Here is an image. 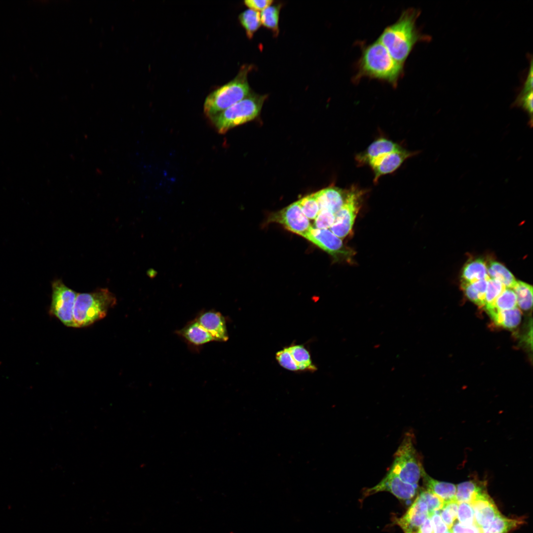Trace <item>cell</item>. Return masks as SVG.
Instances as JSON below:
<instances>
[{"label": "cell", "instance_id": "836d02e7", "mask_svg": "<svg viewBox=\"0 0 533 533\" xmlns=\"http://www.w3.org/2000/svg\"><path fill=\"white\" fill-rule=\"evenodd\" d=\"M457 518L459 523L462 525H472L476 524L473 509L470 503L467 502L459 503Z\"/></svg>", "mask_w": 533, "mask_h": 533}, {"label": "cell", "instance_id": "7402d4cb", "mask_svg": "<svg viewBox=\"0 0 533 533\" xmlns=\"http://www.w3.org/2000/svg\"><path fill=\"white\" fill-rule=\"evenodd\" d=\"M461 277L462 281L470 283L489 278L485 261L477 258L468 262L462 269Z\"/></svg>", "mask_w": 533, "mask_h": 533}, {"label": "cell", "instance_id": "6da1fadb", "mask_svg": "<svg viewBox=\"0 0 533 533\" xmlns=\"http://www.w3.org/2000/svg\"><path fill=\"white\" fill-rule=\"evenodd\" d=\"M420 13L415 8L405 10L394 23L384 29L378 39L392 57L402 65L417 43L431 39L430 36L421 34L416 26Z\"/></svg>", "mask_w": 533, "mask_h": 533}, {"label": "cell", "instance_id": "603a6c76", "mask_svg": "<svg viewBox=\"0 0 533 533\" xmlns=\"http://www.w3.org/2000/svg\"><path fill=\"white\" fill-rule=\"evenodd\" d=\"M485 491L484 485L479 482L474 480L463 482L457 485L455 498L458 503H470L477 495Z\"/></svg>", "mask_w": 533, "mask_h": 533}, {"label": "cell", "instance_id": "44dd1931", "mask_svg": "<svg viewBox=\"0 0 533 533\" xmlns=\"http://www.w3.org/2000/svg\"><path fill=\"white\" fill-rule=\"evenodd\" d=\"M486 310L489 313L495 324L504 328L508 329L515 328L521 321V312L517 307L502 311H498L494 307H491Z\"/></svg>", "mask_w": 533, "mask_h": 533}, {"label": "cell", "instance_id": "ab89813d", "mask_svg": "<svg viewBox=\"0 0 533 533\" xmlns=\"http://www.w3.org/2000/svg\"><path fill=\"white\" fill-rule=\"evenodd\" d=\"M271 0H247L244 1V4L250 9L258 11L263 10L272 4Z\"/></svg>", "mask_w": 533, "mask_h": 533}, {"label": "cell", "instance_id": "9c48e42d", "mask_svg": "<svg viewBox=\"0 0 533 533\" xmlns=\"http://www.w3.org/2000/svg\"><path fill=\"white\" fill-rule=\"evenodd\" d=\"M305 238L337 259L351 261L355 252L345 245L342 239L329 229H318L312 227Z\"/></svg>", "mask_w": 533, "mask_h": 533}, {"label": "cell", "instance_id": "4fadbf2b", "mask_svg": "<svg viewBox=\"0 0 533 533\" xmlns=\"http://www.w3.org/2000/svg\"><path fill=\"white\" fill-rule=\"evenodd\" d=\"M414 153L403 149L378 157L368 163L374 173L375 183L384 175L391 173L398 169L408 157Z\"/></svg>", "mask_w": 533, "mask_h": 533}, {"label": "cell", "instance_id": "277c9868", "mask_svg": "<svg viewBox=\"0 0 533 533\" xmlns=\"http://www.w3.org/2000/svg\"><path fill=\"white\" fill-rule=\"evenodd\" d=\"M116 303L115 297L107 288L77 294L73 311L75 327H86L104 318Z\"/></svg>", "mask_w": 533, "mask_h": 533}, {"label": "cell", "instance_id": "4316f807", "mask_svg": "<svg viewBox=\"0 0 533 533\" xmlns=\"http://www.w3.org/2000/svg\"><path fill=\"white\" fill-rule=\"evenodd\" d=\"M239 20L249 39L253 38L261 25L260 13L250 9L241 13L239 15Z\"/></svg>", "mask_w": 533, "mask_h": 533}, {"label": "cell", "instance_id": "f1b7e54d", "mask_svg": "<svg viewBox=\"0 0 533 533\" xmlns=\"http://www.w3.org/2000/svg\"><path fill=\"white\" fill-rule=\"evenodd\" d=\"M517 305V296L514 291L510 288H505L496 299L493 305L490 307H493L498 311H502L514 308Z\"/></svg>", "mask_w": 533, "mask_h": 533}, {"label": "cell", "instance_id": "60d3db41", "mask_svg": "<svg viewBox=\"0 0 533 533\" xmlns=\"http://www.w3.org/2000/svg\"><path fill=\"white\" fill-rule=\"evenodd\" d=\"M533 91V62L531 59L530 67L527 77L519 94H524Z\"/></svg>", "mask_w": 533, "mask_h": 533}, {"label": "cell", "instance_id": "e575fe53", "mask_svg": "<svg viewBox=\"0 0 533 533\" xmlns=\"http://www.w3.org/2000/svg\"><path fill=\"white\" fill-rule=\"evenodd\" d=\"M335 221V214L328 210H320L315 218L313 228L318 229H329Z\"/></svg>", "mask_w": 533, "mask_h": 533}, {"label": "cell", "instance_id": "1f68e13d", "mask_svg": "<svg viewBox=\"0 0 533 533\" xmlns=\"http://www.w3.org/2000/svg\"><path fill=\"white\" fill-rule=\"evenodd\" d=\"M298 201L304 215L309 220L315 219L319 212V208L313 194L305 196Z\"/></svg>", "mask_w": 533, "mask_h": 533}, {"label": "cell", "instance_id": "d4e9b609", "mask_svg": "<svg viewBox=\"0 0 533 533\" xmlns=\"http://www.w3.org/2000/svg\"><path fill=\"white\" fill-rule=\"evenodd\" d=\"M521 519H509L501 514L496 516L490 524L482 528L483 533H508L521 525Z\"/></svg>", "mask_w": 533, "mask_h": 533}, {"label": "cell", "instance_id": "d590c367", "mask_svg": "<svg viewBox=\"0 0 533 533\" xmlns=\"http://www.w3.org/2000/svg\"><path fill=\"white\" fill-rule=\"evenodd\" d=\"M533 91L524 94H519L513 103L514 107H521L524 109L532 119L533 114Z\"/></svg>", "mask_w": 533, "mask_h": 533}, {"label": "cell", "instance_id": "52a82bcc", "mask_svg": "<svg viewBox=\"0 0 533 533\" xmlns=\"http://www.w3.org/2000/svg\"><path fill=\"white\" fill-rule=\"evenodd\" d=\"M52 290L49 312L65 326L75 327L73 311L77 294L59 279L53 282Z\"/></svg>", "mask_w": 533, "mask_h": 533}, {"label": "cell", "instance_id": "ba28073f", "mask_svg": "<svg viewBox=\"0 0 533 533\" xmlns=\"http://www.w3.org/2000/svg\"><path fill=\"white\" fill-rule=\"evenodd\" d=\"M362 193L356 190L348 191L344 204L335 214L334 223L329 229L341 239L351 232L359 210Z\"/></svg>", "mask_w": 533, "mask_h": 533}, {"label": "cell", "instance_id": "74e56055", "mask_svg": "<svg viewBox=\"0 0 533 533\" xmlns=\"http://www.w3.org/2000/svg\"><path fill=\"white\" fill-rule=\"evenodd\" d=\"M450 530L453 533H483L482 528L476 524L472 525H464L460 523H456Z\"/></svg>", "mask_w": 533, "mask_h": 533}, {"label": "cell", "instance_id": "83f0119b", "mask_svg": "<svg viewBox=\"0 0 533 533\" xmlns=\"http://www.w3.org/2000/svg\"><path fill=\"white\" fill-rule=\"evenodd\" d=\"M516 294L517 305L522 309L527 310L533 305V287L521 281H516L512 288Z\"/></svg>", "mask_w": 533, "mask_h": 533}, {"label": "cell", "instance_id": "5b68a950", "mask_svg": "<svg viewBox=\"0 0 533 533\" xmlns=\"http://www.w3.org/2000/svg\"><path fill=\"white\" fill-rule=\"evenodd\" d=\"M266 98V95L251 92L243 100L209 118L210 122L219 133H226L230 129L256 118Z\"/></svg>", "mask_w": 533, "mask_h": 533}, {"label": "cell", "instance_id": "ffe728a7", "mask_svg": "<svg viewBox=\"0 0 533 533\" xmlns=\"http://www.w3.org/2000/svg\"><path fill=\"white\" fill-rule=\"evenodd\" d=\"M424 485L427 490L435 495L444 502L455 498L457 487L455 485L434 479L428 475L425 471L422 474Z\"/></svg>", "mask_w": 533, "mask_h": 533}, {"label": "cell", "instance_id": "f35d334b", "mask_svg": "<svg viewBox=\"0 0 533 533\" xmlns=\"http://www.w3.org/2000/svg\"><path fill=\"white\" fill-rule=\"evenodd\" d=\"M430 518L432 523L433 533H445L449 530L441 517L440 511L435 512Z\"/></svg>", "mask_w": 533, "mask_h": 533}, {"label": "cell", "instance_id": "8992f818", "mask_svg": "<svg viewBox=\"0 0 533 533\" xmlns=\"http://www.w3.org/2000/svg\"><path fill=\"white\" fill-rule=\"evenodd\" d=\"M411 434H405L396 450L389 470L403 481L414 485L424 471L419 459Z\"/></svg>", "mask_w": 533, "mask_h": 533}, {"label": "cell", "instance_id": "7c38bea8", "mask_svg": "<svg viewBox=\"0 0 533 533\" xmlns=\"http://www.w3.org/2000/svg\"><path fill=\"white\" fill-rule=\"evenodd\" d=\"M418 485H412L403 481L397 475L390 471L376 486L364 490V497H367L379 492L387 491L402 500L412 498L417 492Z\"/></svg>", "mask_w": 533, "mask_h": 533}, {"label": "cell", "instance_id": "f546056e", "mask_svg": "<svg viewBox=\"0 0 533 533\" xmlns=\"http://www.w3.org/2000/svg\"><path fill=\"white\" fill-rule=\"evenodd\" d=\"M505 288V286L499 280L489 278L485 295L484 307L486 308L491 306Z\"/></svg>", "mask_w": 533, "mask_h": 533}, {"label": "cell", "instance_id": "3957f363", "mask_svg": "<svg viewBox=\"0 0 533 533\" xmlns=\"http://www.w3.org/2000/svg\"><path fill=\"white\" fill-rule=\"evenodd\" d=\"M252 68V65H244L232 80L207 96L203 106L204 113L207 117L210 118L218 114L251 93L247 76Z\"/></svg>", "mask_w": 533, "mask_h": 533}, {"label": "cell", "instance_id": "e0dca14e", "mask_svg": "<svg viewBox=\"0 0 533 533\" xmlns=\"http://www.w3.org/2000/svg\"><path fill=\"white\" fill-rule=\"evenodd\" d=\"M348 192L331 187L313 193L319 211L328 210L335 214L344 204Z\"/></svg>", "mask_w": 533, "mask_h": 533}, {"label": "cell", "instance_id": "5bb4252c", "mask_svg": "<svg viewBox=\"0 0 533 533\" xmlns=\"http://www.w3.org/2000/svg\"><path fill=\"white\" fill-rule=\"evenodd\" d=\"M195 320L210 334L215 341L226 342L228 339L226 319L214 310L201 312Z\"/></svg>", "mask_w": 533, "mask_h": 533}, {"label": "cell", "instance_id": "8d00e7d4", "mask_svg": "<svg viewBox=\"0 0 533 533\" xmlns=\"http://www.w3.org/2000/svg\"><path fill=\"white\" fill-rule=\"evenodd\" d=\"M461 288L466 297L480 306L484 307L485 298L480 295L470 283L461 281Z\"/></svg>", "mask_w": 533, "mask_h": 533}, {"label": "cell", "instance_id": "cb8c5ba5", "mask_svg": "<svg viewBox=\"0 0 533 533\" xmlns=\"http://www.w3.org/2000/svg\"><path fill=\"white\" fill-rule=\"evenodd\" d=\"M487 266L490 278L499 280L505 288H513L517 281L512 273L503 265L496 261H490Z\"/></svg>", "mask_w": 533, "mask_h": 533}, {"label": "cell", "instance_id": "9a60e30c", "mask_svg": "<svg viewBox=\"0 0 533 533\" xmlns=\"http://www.w3.org/2000/svg\"><path fill=\"white\" fill-rule=\"evenodd\" d=\"M428 517L427 505L418 496L406 513L401 518L396 519L394 523L400 526L404 533L417 532Z\"/></svg>", "mask_w": 533, "mask_h": 533}, {"label": "cell", "instance_id": "ac0fdd59", "mask_svg": "<svg viewBox=\"0 0 533 533\" xmlns=\"http://www.w3.org/2000/svg\"><path fill=\"white\" fill-rule=\"evenodd\" d=\"M176 333L189 344L200 346L215 341L210 334L195 320L190 321Z\"/></svg>", "mask_w": 533, "mask_h": 533}, {"label": "cell", "instance_id": "ee69618b", "mask_svg": "<svg viewBox=\"0 0 533 533\" xmlns=\"http://www.w3.org/2000/svg\"><path fill=\"white\" fill-rule=\"evenodd\" d=\"M405 533H418L417 532H407Z\"/></svg>", "mask_w": 533, "mask_h": 533}, {"label": "cell", "instance_id": "7bdbcfd3", "mask_svg": "<svg viewBox=\"0 0 533 533\" xmlns=\"http://www.w3.org/2000/svg\"><path fill=\"white\" fill-rule=\"evenodd\" d=\"M445 533H453L450 530H449Z\"/></svg>", "mask_w": 533, "mask_h": 533}, {"label": "cell", "instance_id": "2e32d148", "mask_svg": "<svg viewBox=\"0 0 533 533\" xmlns=\"http://www.w3.org/2000/svg\"><path fill=\"white\" fill-rule=\"evenodd\" d=\"M470 504L473 509L475 523L481 528L501 514L486 491L477 495Z\"/></svg>", "mask_w": 533, "mask_h": 533}, {"label": "cell", "instance_id": "4dcf8cb0", "mask_svg": "<svg viewBox=\"0 0 533 533\" xmlns=\"http://www.w3.org/2000/svg\"><path fill=\"white\" fill-rule=\"evenodd\" d=\"M458 504L456 498L444 502L442 508L440 510L441 517L449 530L452 527L457 518Z\"/></svg>", "mask_w": 533, "mask_h": 533}, {"label": "cell", "instance_id": "d6986e66", "mask_svg": "<svg viewBox=\"0 0 533 533\" xmlns=\"http://www.w3.org/2000/svg\"><path fill=\"white\" fill-rule=\"evenodd\" d=\"M402 149L398 145L385 138H380L374 141L357 159L360 163H367L371 160L388 153Z\"/></svg>", "mask_w": 533, "mask_h": 533}, {"label": "cell", "instance_id": "b9f144b4", "mask_svg": "<svg viewBox=\"0 0 533 533\" xmlns=\"http://www.w3.org/2000/svg\"><path fill=\"white\" fill-rule=\"evenodd\" d=\"M418 533H433V526L430 517H428L419 527Z\"/></svg>", "mask_w": 533, "mask_h": 533}, {"label": "cell", "instance_id": "484cf974", "mask_svg": "<svg viewBox=\"0 0 533 533\" xmlns=\"http://www.w3.org/2000/svg\"><path fill=\"white\" fill-rule=\"evenodd\" d=\"M281 4L270 5L260 13L261 24L271 30L274 36L279 33V19Z\"/></svg>", "mask_w": 533, "mask_h": 533}, {"label": "cell", "instance_id": "30bf717a", "mask_svg": "<svg viewBox=\"0 0 533 533\" xmlns=\"http://www.w3.org/2000/svg\"><path fill=\"white\" fill-rule=\"evenodd\" d=\"M268 221L279 223L288 230L304 237L312 227L309 220L302 212L298 201L271 214Z\"/></svg>", "mask_w": 533, "mask_h": 533}, {"label": "cell", "instance_id": "7a4b0ae2", "mask_svg": "<svg viewBox=\"0 0 533 533\" xmlns=\"http://www.w3.org/2000/svg\"><path fill=\"white\" fill-rule=\"evenodd\" d=\"M357 67L355 79L367 77L387 82L394 87L403 73V65L394 59L378 39L364 48Z\"/></svg>", "mask_w": 533, "mask_h": 533}, {"label": "cell", "instance_id": "8fae6325", "mask_svg": "<svg viewBox=\"0 0 533 533\" xmlns=\"http://www.w3.org/2000/svg\"><path fill=\"white\" fill-rule=\"evenodd\" d=\"M281 366L291 371H315L308 350L302 345H292L284 347L276 354Z\"/></svg>", "mask_w": 533, "mask_h": 533}, {"label": "cell", "instance_id": "d6a6232c", "mask_svg": "<svg viewBox=\"0 0 533 533\" xmlns=\"http://www.w3.org/2000/svg\"><path fill=\"white\" fill-rule=\"evenodd\" d=\"M419 496L426 504L429 517H431L435 512L440 511L443 506L444 501L427 490L422 491Z\"/></svg>", "mask_w": 533, "mask_h": 533}]
</instances>
